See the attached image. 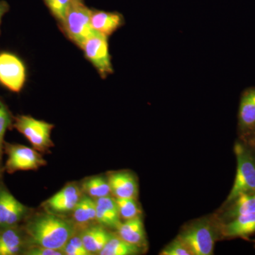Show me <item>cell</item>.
<instances>
[{"instance_id":"ac0fdd59","label":"cell","mask_w":255,"mask_h":255,"mask_svg":"<svg viewBox=\"0 0 255 255\" xmlns=\"http://www.w3.org/2000/svg\"><path fill=\"white\" fill-rule=\"evenodd\" d=\"M221 222H226L241 215L255 212V190L238 196L236 199L224 205Z\"/></svg>"},{"instance_id":"277c9868","label":"cell","mask_w":255,"mask_h":255,"mask_svg":"<svg viewBox=\"0 0 255 255\" xmlns=\"http://www.w3.org/2000/svg\"><path fill=\"white\" fill-rule=\"evenodd\" d=\"M92 12L82 0H73L61 23L68 38L80 48L90 37L97 33L91 24Z\"/></svg>"},{"instance_id":"3957f363","label":"cell","mask_w":255,"mask_h":255,"mask_svg":"<svg viewBox=\"0 0 255 255\" xmlns=\"http://www.w3.org/2000/svg\"><path fill=\"white\" fill-rule=\"evenodd\" d=\"M234 152L237 159V172L233 187L224 205L242 194L255 190L254 147L239 140L235 144Z\"/></svg>"},{"instance_id":"484cf974","label":"cell","mask_w":255,"mask_h":255,"mask_svg":"<svg viewBox=\"0 0 255 255\" xmlns=\"http://www.w3.org/2000/svg\"><path fill=\"white\" fill-rule=\"evenodd\" d=\"M160 255H192L188 247L179 237L171 241L159 253Z\"/></svg>"},{"instance_id":"d6986e66","label":"cell","mask_w":255,"mask_h":255,"mask_svg":"<svg viewBox=\"0 0 255 255\" xmlns=\"http://www.w3.org/2000/svg\"><path fill=\"white\" fill-rule=\"evenodd\" d=\"M97 204L95 199L89 196H82L78 204L74 209L73 222L77 230L85 229L92 226L91 223L97 222L96 219Z\"/></svg>"},{"instance_id":"83f0119b","label":"cell","mask_w":255,"mask_h":255,"mask_svg":"<svg viewBox=\"0 0 255 255\" xmlns=\"http://www.w3.org/2000/svg\"><path fill=\"white\" fill-rule=\"evenodd\" d=\"M63 253V255H87L86 253L72 246L69 243H67V244L64 247Z\"/></svg>"},{"instance_id":"6da1fadb","label":"cell","mask_w":255,"mask_h":255,"mask_svg":"<svg viewBox=\"0 0 255 255\" xmlns=\"http://www.w3.org/2000/svg\"><path fill=\"white\" fill-rule=\"evenodd\" d=\"M76 231V226L73 221L50 212L37 215L26 227L31 246L45 247L62 252Z\"/></svg>"},{"instance_id":"5bb4252c","label":"cell","mask_w":255,"mask_h":255,"mask_svg":"<svg viewBox=\"0 0 255 255\" xmlns=\"http://www.w3.org/2000/svg\"><path fill=\"white\" fill-rule=\"evenodd\" d=\"M95 200L97 204V223L105 228L117 229L122 222L115 198L107 196Z\"/></svg>"},{"instance_id":"7402d4cb","label":"cell","mask_w":255,"mask_h":255,"mask_svg":"<svg viewBox=\"0 0 255 255\" xmlns=\"http://www.w3.org/2000/svg\"><path fill=\"white\" fill-rule=\"evenodd\" d=\"M82 190L94 199L110 196L111 189L108 179L102 177H94L85 180L82 184Z\"/></svg>"},{"instance_id":"cb8c5ba5","label":"cell","mask_w":255,"mask_h":255,"mask_svg":"<svg viewBox=\"0 0 255 255\" xmlns=\"http://www.w3.org/2000/svg\"><path fill=\"white\" fill-rule=\"evenodd\" d=\"M12 124V117L11 112L0 98V162L2 157L4 148V138L6 130Z\"/></svg>"},{"instance_id":"2e32d148","label":"cell","mask_w":255,"mask_h":255,"mask_svg":"<svg viewBox=\"0 0 255 255\" xmlns=\"http://www.w3.org/2000/svg\"><path fill=\"white\" fill-rule=\"evenodd\" d=\"M112 235L101 225H92L82 230L80 236L87 251L90 255H99Z\"/></svg>"},{"instance_id":"7a4b0ae2","label":"cell","mask_w":255,"mask_h":255,"mask_svg":"<svg viewBox=\"0 0 255 255\" xmlns=\"http://www.w3.org/2000/svg\"><path fill=\"white\" fill-rule=\"evenodd\" d=\"M178 237L188 247L192 255H211L215 243L221 236V221L203 218L185 226Z\"/></svg>"},{"instance_id":"d4e9b609","label":"cell","mask_w":255,"mask_h":255,"mask_svg":"<svg viewBox=\"0 0 255 255\" xmlns=\"http://www.w3.org/2000/svg\"><path fill=\"white\" fill-rule=\"evenodd\" d=\"M73 0H44L47 6L49 8L53 16L59 21L63 22L65 15Z\"/></svg>"},{"instance_id":"4316f807","label":"cell","mask_w":255,"mask_h":255,"mask_svg":"<svg viewBox=\"0 0 255 255\" xmlns=\"http://www.w3.org/2000/svg\"><path fill=\"white\" fill-rule=\"evenodd\" d=\"M23 255H63L62 251L51 248L38 246H31L27 251L23 252Z\"/></svg>"},{"instance_id":"4dcf8cb0","label":"cell","mask_w":255,"mask_h":255,"mask_svg":"<svg viewBox=\"0 0 255 255\" xmlns=\"http://www.w3.org/2000/svg\"><path fill=\"white\" fill-rule=\"evenodd\" d=\"M254 243H255V240L254 241Z\"/></svg>"},{"instance_id":"52a82bcc","label":"cell","mask_w":255,"mask_h":255,"mask_svg":"<svg viewBox=\"0 0 255 255\" xmlns=\"http://www.w3.org/2000/svg\"><path fill=\"white\" fill-rule=\"evenodd\" d=\"M85 57L97 69L102 78L113 73L110 50H109L108 37L101 33H95L90 37L82 45Z\"/></svg>"},{"instance_id":"603a6c76","label":"cell","mask_w":255,"mask_h":255,"mask_svg":"<svg viewBox=\"0 0 255 255\" xmlns=\"http://www.w3.org/2000/svg\"><path fill=\"white\" fill-rule=\"evenodd\" d=\"M115 199L118 206L121 219L127 221L141 216V209L137 202L136 199L115 198Z\"/></svg>"},{"instance_id":"9a60e30c","label":"cell","mask_w":255,"mask_h":255,"mask_svg":"<svg viewBox=\"0 0 255 255\" xmlns=\"http://www.w3.org/2000/svg\"><path fill=\"white\" fill-rule=\"evenodd\" d=\"M117 236L124 241L144 249L147 247V238L141 216L121 223L117 228Z\"/></svg>"},{"instance_id":"f546056e","label":"cell","mask_w":255,"mask_h":255,"mask_svg":"<svg viewBox=\"0 0 255 255\" xmlns=\"http://www.w3.org/2000/svg\"><path fill=\"white\" fill-rule=\"evenodd\" d=\"M253 147H254V149H255V144L254 146H253Z\"/></svg>"},{"instance_id":"ba28073f","label":"cell","mask_w":255,"mask_h":255,"mask_svg":"<svg viewBox=\"0 0 255 255\" xmlns=\"http://www.w3.org/2000/svg\"><path fill=\"white\" fill-rule=\"evenodd\" d=\"M26 67L22 60L13 53H0V83L10 91L18 93L24 86Z\"/></svg>"},{"instance_id":"8fae6325","label":"cell","mask_w":255,"mask_h":255,"mask_svg":"<svg viewBox=\"0 0 255 255\" xmlns=\"http://www.w3.org/2000/svg\"><path fill=\"white\" fill-rule=\"evenodd\" d=\"M82 189L75 184H68L43 203L45 209L55 214L73 212L81 199Z\"/></svg>"},{"instance_id":"9c48e42d","label":"cell","mask_w":255,"mask_h":255,"mask_svg":"<svg viewBox=\"0 0 255 255\" xmlns=\"http://www.w3.org/2000/svg\"><path fill=\"white\" fill-rule=\"evenodd\" d=\"M240 140L248 145L255 144V87L242 94L238 111Z\"/></svg>"},{"instance_id":"5b68a950","label":"cell","mask_w":255,"mask_h":255,"mask_svg":"<svg viewBox=\"0 0 255 255\" xmlns=\"http://www.w3.org/2000/svg\"><path fill=\"white\" fill-rule=\"evenodd\" d=\"M14 127L31 142L33 148L38 152H46L54 143L52 141L51 132L54 125L38 120L30 116H18L15 118Z\"/></svg>"},{"instance_id":"e0dca14e","label":"cell","mask_w":255,"mask_h":255,"mask_svg":"<svg viewBox=\"0 0 255 255\" xmlns=\"http://www.w3.org/2000/svg\"><path fill=\"white\" fill-rule=\"evenodd\" d=\"M124 23L122 14L117 12L92 11L91 24L96 31L106 36H110Z\"/></svg>"},{"instance_id":"7c38bea8","label":"cell","mask_w":255,"mask_h":255,"mask_svg":"<svg viewBox=\"0 0 255 255\" xmlns=\"http://www.w3.org/2000/svg\"><path fill=\"white\" fill-rule=\"evenodd\" d=\"M111 194L114 198L136 199L138 193V184L135 176L126 171L114 172L108 177Z\"/></svg>"},{"instance_id":"8992f818","label":"cell","mask_w":255,"mask_h":255,"mask_svg":"<svg viewBox=\"0 0 255 255\" xmlns=\"http://www.w3.org/2000/svg\"><path fill=\"white\" fill-rule=\"evenodd\" d=\"M7 154L5 169L9 174L17 171L36 170L46 164L41 152L34 148L18 144H6Z\"/></svg>"},{"instance_id":"ffe728a7","label":"cell","mask_w":255,"mask_h":255,"mask_svg":"<svg viewBox=\"0 0 255 255\" xmlns=\"http://www.w3.org/2000/svg\"><path fill=\"white\" fill-rule=\"evenodd\" d=\"M22 234L16 228L0 230V255H16L24 248Z\"/></svg>"},{"instance_id":"4fadbf2b","label":"cell","mask_w":255,"mask_h":255,"mask_svg":"<svg viewBox=\"0 0 255 255\" xmlns=\"http://www.w3.org/2000/svg\"><path fill=\"white\" fill-rule=\"evenodd\" d=\"M221 236L225 238L248 239L255 233V212L241 215L234 219L221 222Z\"/></svg>"},{"instance_id":"f1b7e54d","label":"cell","mask_w":255,"mask_h":255,"mask_svg":"<svg viewBox=\"0 0 255 255\" xmlns=\"http://www.w3.org/2000/svg\"><path fill=\"white\" fill-rule=\"evenodd\" d=\"M9 10V5L4 0H0V25H1V19L6 13Z\"/></svg>"},{"instance_id":"30bf717a","label":"cell","mask_w":255,"mask_h":255,"mask_svg":"<svg viewBox=\"0 0 255 255\" xmlns=\"http://www.w3.org/2000/svg\"><path fill=\"white\" fill-rule=\"evenodd\" d=\"M27 213L26 206L9 191L0 189V230L16 227Z\"/></svg>"},{"instance_id":"44dd1931","label":"cell","mask_w":255,"mask_h":255,"mask_svg":"<svg viewBox=\"0 0 255 255\" xmlns=\"http://www.w3.org/2000/svg\"><path fill=\"white\" fill-rule=\"evenodd\" d=\"M141 248L124 241L119 236L112 235L100 255H135L142 253Z\"/></svg>"}]
</instances>
